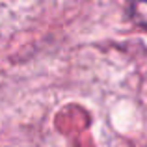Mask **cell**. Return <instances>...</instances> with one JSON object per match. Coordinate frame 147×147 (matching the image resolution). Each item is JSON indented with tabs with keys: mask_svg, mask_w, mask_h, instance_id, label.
Returning <instances> with one entry per match:
<instances>
[{
	"mask_svg": "<svg viewBox=\"0 0 147 147\" xmlns=\"http://www.w3.org/2000/svg\"><path fill=\"white\" fill-rule=\"evenodd\" d=\"M127 15L132 24L147 28V0H127Z\"/></svg>",
	"mask_w": 147,
	"mask_h": 147,
	"instance_id": "cell-1",
	"label": "cell"
}]
</instances>
